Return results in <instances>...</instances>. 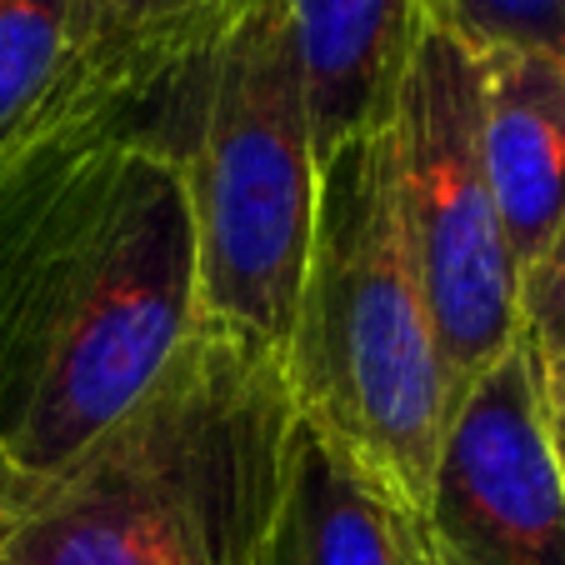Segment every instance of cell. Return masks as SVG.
<instances>
[{
  "label": "cell",
  "mask_w": 565,
  "mask_h": 565,
  "mask_svg": "<svg viewBox=\"0 0 565 565\" xmlns=\"http://www.w3.org/2000/svg\"><path fill=\"white\" fill-rule=\"evenodd\" d=\"M185 75V71H181ZM166 90L65 75L0 150V491H45L195 331V235Z\"/></svg>",
  "instance_id": "obj_1"
},
{
  "label": "cell",
  "mask_w": 565,
  "mask_h": 565,
  "mask_svg": "<svg viewBox=\"0 0 565 565\" xmlns=\"http://www.w3.org/2000/svg\"><path fill=\"white\" fill-rule=\"evenodd\" d=\"M290 420L276 355L195 326L11 515L0 565H260Z\"/></svg>",
  "instance_id": "obj_2"
},
{
  "label": "cell",
  "mask_w": 565,
  "mask_h": 565,
  "mask_svg": "<svg viewBox=\"0 0 565 565\" xmlns=\"http://www.w3.org/2000/svg\"><path fill=\"white\" fill-rule=\"evenodd\" d=\"M280 381L296 420L426 511L456 381L395 205L391 126L320 156L316 231Z\"/></svg>",
  "instance_id": "obj_3"
},
{
  "label": "cell",
  "mask_w": 565,
  "mask_h": 565,
  "mask_svg": "<svg viewBox=\"0 0 565 565\" xmlns=\"http://www.w3.org/2000/svg\"><path fill=\"white\" fill-rule=\"evenodd\" d=\"M175 146L195 235V326L280 361L316 231L320 150L296 51L260 0H231L185 65Z\"/></svg>",
  "instance_id": "obj_4"
},
{
  "label": "cell",
  "mask_w": 565,
  "mask_h": 565,
  "mask_svg": "<svg viewBox=\"0 0 565 565\" xmlns=\"http://www.w3.org/2000/svg\"><path fill=\"white\" fill-rule=\"evenodd\" d=\"M391 156L406 246L460 401L525 335L521 266L480 156L476 51L430 21H420L395 90Z\"/></svg>",
  "instance_id": "obj_5"
},
{
  "label": "cell",
  "mask_w": 565,
  "mask_h": 565,
  "mask_svg": "<svg viewBox=\"0 0 565 565\" xmlns=\"http://www.w3.org/2000/svg\"><path fill=\"white\" fill-rule=\"evenodd\" d=\"M420 515L440 565H565V480L525 335L450 406Z\"/></svg>",
  "instance_id": "obj_6"
},
{
  "label": "cell",
  "mask_w": 565,
  "mask_h": 565,
  "mask_svg": "<svg viewBox=\"0 0 565 565\" xmlns=\"http://www.w3.org/2000/svg\"><path fill=\"white\" fill-rule=\"evenodd\" d=\"M260 565H440L426 515L316 426L290 420Z\"/></svg>",
  "instance_id": "obj_7"
},
{
  "label": "cell",
  "mask_w": 565,
  "mask_h": 565,
  "mask_svg": "<svg viewBox=\"0 0 565 565\" xmlns=\"http://www.w3.org/2000/svg\"><path fill=\"white\" fill-rule=\"evenodd\" d=\"M480 156L521 276L565 221V55L480 51Z\"/></svg>",
  "instance_id": "obj_8"
},
{
  "label": "cell",
  "mask_w": 565,
  "mask_h": 565,
  "mask_svg": "<svg viewBox=\"0 0 565 565\" xmlns=\"http://www.w3.org/2000/svg\"><path fill=\"white\" fill-rule=\"evenodd\" d=\"M296 51L316 150L385 130L420 35V0H260Z\"/></svg>",
  "instance_id": "obj_9"
},
{
  "label": "cell",
  "mask_w": 565,
  "mask_h": 565,
  "mask_svg": "<svg viewBox=\"0 0 565 565\" xmlns=\"http://www.w3.org/2000/svg\"><path fill=\"white\" fill-rule=\"evenodd\" d=\"M231 0H75L71 71L116 90H166L211 45Z\"/></svg>",
  "instance_id": "obj_10"
},
{
  "label": "cell",
  "mask_w": 565,
  "mask_h": 565,
  "mask_svg": "<svg viewBox=\"0 0 565 565\" xmlns=\"http://www.w3.org/2000/svg\"><path fill=\"white\" fill-rule=\"evenodd\" d=\"M71 41L75 0H0V150L61 100Z\"/></svg>",
  "instance_id": "obj_11"
},
{
  "label": "cell",
  "mask_w": 565,
  "mask_h": 565,
  "mask_svg": "<svg viewBox=\"0 0 565 565\" xmlns=\"http://www.w3.org/2000/svg\"><path fill=\"white\" fill-rule=\"evenodd\" d=\"M420 15L466 51L565 55V0H420Z\"/></svg>",
  "instance_id": "obj_12"
},
{
  "label": "cell",
  "mask_w": 565,
  "mask_h": 565,
  "mask_svg": "<svg viewBox=\"0 0 565 565\" xmlns=\"http://www.w3.org/2000/svg\"><path fill=\"white\" fill-rule=\"evenodd\" d=\"M521 326L535 351L565 345V221L531 270L521 276Z\"/></svg>",
  "instance_id": "obj_13"
},
{
  "label": "cell",
  "mask_w": 565,
  "mask_h": 565,
  "mask_svg": "<svg viewBox=\"0 0 565 565\" xmlns=\"http://www.w3.org/2000/svg\"><path fill=\"white\" fill-rule=\"evenodd\" d=\"M535 351V345H531ZM535 385H541V426L545 440H551L555 470L565 480V345H551V351H535Z\"/></svg>",
  "instance_id": "obj_14"
},
{
  "label": "cell",
  "mask_w": 565,
  "mask_h": 565,
  "mask_svg": "<svg viewBox=\"0 0 565 565\" xmlns=\"http://www.w3.org/2000/svg\"><path fill=\"white\" fill-rule=\"evenodd\" d=\"M6 525H11V505H6V491H0V535H6Z\"/></svg>",
  "instance_id": "obj_15"
}]
</instances>
